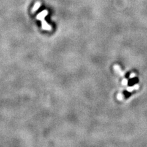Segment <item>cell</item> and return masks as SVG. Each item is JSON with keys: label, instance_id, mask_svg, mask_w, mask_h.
I'll use <instances>...</instances> for the list:
<instances>
[{"label": "cell", "instance_id": "cell-3", "mask_svg": "<svg viewBox=\"0 0 147 147\" xmlns=\"http://www.w3.org/2000/svg\"><path fill=\"white\" fill-rule=\"evenodd\" d=\"M123 93H124V95H125V98L126 99L128 98L130 96H131V94H132V93H130V92H127V91H124Z\"/></svg>", "mask_w": 147, "mask_h": 147}, {"label": "cell", "instance_id": "cell-2", "mask_svg": "<svg viewBox=\"0 0 147 147\" xmlns=\"http://www.w3.org/2000/svg\"><path fill=\"white\" fill-rule=\"evenodd\" d=\"M138 82H139V79H138V78H137V77L133 78V79H131L129 80L128 85L129 86H133V85H134L136 84H137Z\"/></svg>", "mask_w": 147, "mask_h": 147}, {"label": "cell", "instance_id": "cell-4", "mask_svg": "<svg viewBox=\"0 0 147 147\" xmlns=\"http://www.w3.org/2000/svg\"><path fill=\"white\" fill-rule=\"evenodd\" d=\"M40 6V4L39 3H37L36 5H34V7L33 8V11H36Z\"/></svg>", "mask_w": 147, "mask_h": 147}, {"label": "cell", "instance_id": "cell-1", "mask_svg": "<svg viewBox=\"0 0 147 147\" xmlns=\"http://www.w3.org/2000/svg\"><path fill=\"white\" fill-rule=\"evenodd\" d=\"M46 14H47V11H44L41 13H40V14H39L38 18H40V19H42V28H43V29H44L45 30H51V27H50L44 20V17L46 16Z\"/></svg>", "mask_w": 147, "mask_h": 147}]
</instances>
